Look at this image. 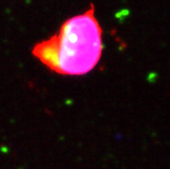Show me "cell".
<instances>
[{
	"label": "cell",
	"mask_w": 170,
	"mask_h": 169,
	"mask_svg": "<svg viewBox=\"0 0 170 169\" xmlns=\"http://www.w3.org/2000/svg\"><path fill=\"white\" fill-rule=\"evenodd\" d=\"M103 30L91 4L85 13L64 22L59 33L36 43L33 55L50 70L63 75H83L95 67L102 51Z\"/></svg>",
	"instance_id": "obj_1"
}]
</instances>
